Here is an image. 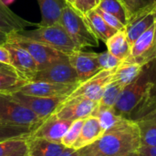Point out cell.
Instances as JSON below:
<instances>
[{
    "label": "cell",
    "instance_id": "obj_1",
    "mask_svg": "<svg viewBox=\"0 0 156 156\" xmlns=\"http://www.w3.org/2000/svg\"><path fill=\"white\" fill-rule=\"evenodd\" d=\"M122 118L138 122L156 112V58L143 65L137 78L125 86L114 106Z\"/></svg>",
    "mask_w": 156,
    "mask_h": 156
},
{
    "label": "cell",
    "instance_id": "obj_2",
    "mask_svg": "<svg viewBox=\"0 0 156 156\" xmlns=\"http://www.w3.org/2000/svg\"><path fill=\"white\" fill-rule=\"evenodd\" d=\"M141 146L136 122L122 119L104 132L94 143L78 150L80 156H122L137 152Z\"/></svg>",
    "mask_w": 156,
    "mask_h": 156
},
{
    "label": "cell",
    "instance_id": "obj_3",
    "mask_svg": "<svg viewBox=\"0 0 156 156\" xmlns=\"http://www.w3.org/2000/svg\"><path fill=\"white\" fill-rule=\"evenodd\" d=\"M58 23L80 49L99 46V39L92 32L85 16L78 12L71 5L68 4L63 8Z\"/></svg>",
    "mask_w": 156,
    "mask_h": 156
},
{
    "label": "cell",
    "instance_id": "obj_4",
    "mask_svg": "<svg viewBox=\"0 0 156 156\" xmlns=\"http://www.w3.org/2000/svg\"><path fill=\"white\" fill-rule=\"evenodd\" d=\"M42 122L33 112L14 100L10 94L0 92V124L37 129Z\"/></svg>",
    "mask_w": 156,
    "mask_h": 156
},
{
    "label": "cell",
    "instance_id": "obj_5",
    "mask_svg": "<svg viewBox=\"0 0 156 156\" xmlns=\"http://www.w3.org/2000/svg\"><path fill=\"white\" fill-rule=\"evenodd\" d=\"M19 33L67 55L80 49L59 23L48 27H37L32 30L24 29Z\"/></svg>",
    "mask_w": 156,
    "mask_h": 156
},
{
    "label": "cell",
    "instance_id": "obj_6",
    "mask_svg": "<svg viewBox=\"0 0 156 156\" xmlns=\"http://www.w3.org/2000/svg\"><path fill=\"white\" fill-rule=\"evenodd\" d=\"M6 42L16 44L25 48L36 61L38 70L44 69L55 62L62 60L69 56L48 47V45L29 38L20 34L19 32L8 34Z\"/></svg>",
    "mask_w": 156,
    "mask_h": 156
},
{
    "label": "cell",
    "instance_id": "obj_7",
    "mask_svg": "<svg viewBox=\"0 0 156 156\" xmlns=\"http://www.w3.org/2000/svg\"><path fill=\"white\" fill-rule=\"evenodd\" d=\"M11 97L33 112L40 120L45 121L51 114L55 112L58 107L68 98V97H39L24 94L18 91H14L8 93Z\"/></svg>",
    "mask_w": 156,
    "mask_h": 156
},
{
    "label": "cell",
    "instance_id": "obj_8",
    "mask_svg": "<svg viewBox=\"0 0 156 156\" xmlns=\"http://www.w3.org/2000/svg\"><path fill=\"white\" fill-rule=\"evenodd\" d=\"M31 81H45L62 84H80L76 70L71 66L69 56L48 68L38 70Z\"/></svg>",
    "mask_w": 156,
    "mask_h": 156
},
{
    "label": "cell",
    "instance_id": "obj_9",
    "mask_svg": "<svg viewBox=\"0 0 156 156\" xmlns=\"http://www.w3.org/2000/svg\"><path fill=\"white\" fill-rule=\"evenodd\" d=\"M155 16L156 0H153L129 18L124 32L131 47L142 34L154 24Z\"/></svg>",
    "mask_w": 156,
    "mask_h": 156
},
{
    "label": "cell",
    "instance_id": "obj_10",
    "mask_svg": "<svg viewBox=\"0 0 156 156\" xmlns=\"http://www.w3.org/2000/svg\"><path fill=\"white\" fill-rule=\"evenodd\" d=\"M98 102L84 97L67 98L53 113L60 119L74 122L90 116Z\"/></svg>",
    "mask_w": 156,
    "mask_h": 156
},
{
    "label": "cell",
    "instance_id": "obj_11",
    "mask_svg": "<svg viewBox=\"0 0 156 156\" xmlns=\"http://www.w3.org/2000/svg\"><path fill=\"white\" fill-rule=\"evenodd\" d=\"M115 69H102L88 80L80 83L68 98L84 97L99 102L107 84L112 80Z\"/></svg>",
    "mask_w": 156,
    "mask_h": 156
},
{
    "label": "cell",
    "instance_id": "obj_12",
    "mask_svg": "<svg viewBox=\"0 0 156 156\" xmlns=\"http://www.w3.org/2000/svg\"><path fill=\"white\" fill-rule=\"evenodd\" d=\"M4 46L7 48L10 55V66L17 74L27 81H31L38 71L37 65L32 56L23 48L6 42Z\"/></svg>",
    "mask_w": 156,
    "mask_h": 156
},
{
    "label": "cell",
    "instance_id": "obj_13",
    "mask_svg": "<svg viewBox=\"0 0 156 156\" xmlns=\"http://www.w3.org/2000/svg\"><path fill=\"white\" fill-rule=\"evenodd\" d=\"M80 84H62L45 81H28L16 91L39 97H69Z\"/></svg>",
    "mask_w": 156,
    "mask_h": 156
},
{
    "label": "cell",
    "instance_id": "obj_14",
    "mask_svg": "<svg viewBox=\"0 0 156 156\" xmlns=\"http://www.w3.org/2000/svg\"><path fill=\"white\" fill-rule=\"evenodd\" d=\"M154 26L153 25L134 41L131 47L130 56L122 61L137 63L143 66L150 60L156 58V48L154 47Z\"/></svg>",
    "mask_w": 156,
    "mask_h": 156
},
{
    "label": "cell",
    "instance_id": "obj_15",
    "mask_svg": "<svg viewBox=\"0 0 156 156\" xmlns=\"http://www.w3.org/2000/svg\"><path fill=\"white\" fill-rule=\"evenodd\" d=\"M69 59L76 70L80 83L88 80L102 70L98 61V53L95 52L79 49L69 54Z\"/></svg>",
    "mask_w": 156,
    "mask_h": 156
},
{
    "label": "cell",
    "instance_id": "obj_16",
    "mask_svg": "<svg viewBox=\"0 0 156 156\" xmlns=\"http://www.w3.org/2000/svg\"><path fill=\"white\" fill-rule=\"evenodd\" d=\"M71 123V121L60 119L54 114H51L48 118L43 121L31 136L61 144V140Z\"/></svg>",
    "mask_w": 156,
    "mask_h": 156
},
{
    "label": "cell",
    "instance_id": "obj_17",
    "mask_svg": "<svg viewBox=\"0 0 156 156\" xmlns=\"http://www.w3.org/2000/svg\"><path fill=\"white\" fill-rule=\"evenodd\" d=\"M103 133L104 130L102 129L99 120L95 116L90 115L84 120L80 136L71 148L77 151L80 150L81 148L97 141Z\"/></svg>",
    "mask_w": 156,
    "mask_h": 156
},
{
    "label": "cell",
    "instance_id": "obj_18",
    "mask_svg": "<svg viewBox=\"0 0 156 156\" xmlns=\"http://www.w3.org/2000/svg\"><path fill=\"white\" fill-rule=\"evenodd\" d=\"M32 25L34 24L17 16L0 0V31L8 35L20 32Z\"/></svg>",
    "mask_w": 156,
    "mask_h": 156
},
{
    "label": "cell",
    "instance_id": "obj_19",
    "mask_svg": "<svg viewBox=\"0 0 156 156\" xmlns=\"http://www.w3.org/2000/svg\"><path fill=\"white\" fill-rule=\"evenodd\" d=\"M41 12V21L37 27H48L59 22L63 8L69 4L66 0H37Z\"/></svg>",
    "mask_w": 156,
    "mask_h": 156
},
{
    "label": "cell",
    "instance_id": "obj_20",
    "mask_svg": "<svg viewBox=\"0 0 156 156\" xmlns=\"http://www.w3.org/2000/svg\"><path fill=\"white\" fill-rule=\"evenodd\" d=\"M27 145L29 156H59L66 148L62 144L32 136L27 139Z\"/></svg>",
    "mask_w": 156,
    "mask_h": 156
},
{
    "label": "cell",
    "instance_id": "obj_21",
    "mask_svg": "<svg viewBox=\"0 0 156 156\" xmlns=\"http://www.w3.org/2000/svg\"><path fill=\"white\" fill-rule=\"evenodd\" d=\"M84 16L94 35L98 39L103 41L104 43L116 32H118L115 28L108 25L105 20L95 11V9L88 12Z\"/></svg>",
    "mask_w": 156,
    "mask_h": 156
},
{
    "label": "cell",
    "instance_id": "obj_22",
    "mask_svg": "<svg viewBox=\"0 0 156 156\" xmlns=\"http://www.w3.org/2000/svg\"><path fill=\"white\" fill-rule=\"evenodd\" d=\"M27 82L28 81L22 79L11 66L5 65L0 69V92H14Z\"/></svg>",
    "mask_w": 156,
    "mask_h": 156
},
{
    "label": "cell",
    "instance_id": "obj_23",
    "mask_svg": "<svg viewBox=\"0 0 156 156\" xmlns=\"http://www.w3.org/2000/svg\"><path fill=\"white\" fill-rule=\"evenodd\" d=\"M136 122L139 128L141 145L156 147V112Z\"/></svg>",
    "mask_w": 156,
    "mask_h": 156
},
{
    "label": "cell",
    "instance_id": "obj_24",
    "mask_svg": "<svg viewBox=\"0 0 156 156\" xmlns=\"http://www.w3.org/2000/svg\"><path fill=\"white\" fill-rule=\"evenodd\" d=\"M108 51L118 58L124 60L131 54V45L129 44L125 32L118 31L105 42Z\"/></svg>",
    "mask_w": 156,
    "mask_h": 156
},
{
    "label": "cell",
    "instance_id": "obj_25",
    "mask_svg": "<svg viewBox=\"0 0 156 156\" xmlns=\"http://www.w3.org/2000/svg\"><path fill=\"white\" fill-rule=\"evenodd\" d=\"M142 68L143 66L137 63L122 61L113 72L112 80H115L124 88L137 78L142 70Z\"/></svg>",
    "mask_w": 156,
    "mask_h": 156
},
{
    "label": "cell",
    "instance_id": "obj_26",
    "mask_svg": "<svg viewBox=\"0 0 156 156\" xmlns=\"http://www.w3.org/2000/svg\"><path fill=\"white\" fill-rule=\"evenodd\" d=\"M91 115L95 116L99 120L104 132L111 129L123 119L121 115H119L116 112L114 108L104 107L99 104L97 105Z\"/></svg>",
    "mask_w": 156,
    "mask_h": 156
},
{
    "label": "cell",
    "instance_id": "obj_27",
    "mask_svg": "<svg viewBox=\"0 0 156 156\" xmlns=\"http://www.w3.org/2000/svg\"><path fill=\"white\" fill-rule=\"evenodd\" d=\"M97 7L117 17L125 27L128 24L129 15L121 0H101Z\"/></svg>",
    "mask_w": 156,
    "mask_h": 156
},
{
    "label": "cell",
    "instance_id": "obj_28",
    "mask_svg": "<svg viewBox=\"0 0 156 156\" xmlns=\"http://www.w3.org/2000/svg\"><path fill=\"white\" fill-rule=\"evenodd\" d=\"M36 129L0 124V143L13 139H27Z\"/></svg>",
    "mask_w": 156,
    "mask_h": 156
},
{
    "label": "cell",
    "instance_id": "obj_29",
    "mask_svg": "<svg viewBox=\"0 0 156 156\" xmlns=\"http://www.w3.org/2000/svg\"><path fill=\"white\" fill-rule=\"evenodd\" d=\"M122 90H123V87L118 82H116L115 80H112H112L105 87L102 96L100 101L98 102V104L101 106H104V107L114 108Z\"/></svg>",
    "mask_w": 156,
    "mask_h": 156
},
{
    "label": "cell",
    "instance_id": "obj_30",
    "mask_svg": "<svg viewBox=\"0 0 156 156\" xmlns=\"http://www.w3.org/2000/svg\"><path fill=\"white\" fill-rule=\"evenodd\" d=\"M84 120L85 119H80L72 122L71 125L69 126V130L67 131V133H65V135L61 140V144L65 147L71 148L73 146V144H75V142L80 136L82 125L84 123Z\"/></svg>",
    "mask_w": 156,
    "mask_h": 156
},
{
    "label": "cell",
    "instance_id": "obj_31",
    "mask_svg": "<svg viewBox=\"0 0 156 156\" xmlns=\"http://www.w3.org/2000/svg\"><path fill=\"white\" fill-rule=\"evenodd\" d=\"M98 61L101 69H115L122 62V59L118 58L108 50L98 53Z\"/></svg>",
    "mask_w": 156,
    "mask_h": 156
},
{
    "label": "cell",
    "instance_id": "obj_32",
    "mask_svg": "<svg viewBox=\"0 0 156 156\" xmlns=\"http://www.w3.org/2000/svg\"><path fill=\"white\" fill-rule=\"evenodd\" d=\"M27 146V139H13L0 143V156L9 155L10 154Z\"/></svg>",
    "mask_w": 156,
    "mask_h": 156
},
{
    "label": "cell",
    "instance_id": "obj_33",
    "mask_svg": "<svg viewBox=\"0 0 156 156\" xmlns=\"http://www.w3.org/2000/svg\"><path fill=\"white\" fill-rule=\"evenodd\" d=\"M101 0H74L72 6L80 14L86 15L88 12L94 10Z\"/></svg>",
    "mask_w": 156,
    "mask_h": 156
},
{
    "label": "cell",
    "instance_id": "obj_34",
    "mask_svg": "<svg viewBox=\"0 0 156 156\" xmlns=\"http://www.w3.org/2000/svg\"><path fill=\"white\" fill-rule=\"evenodd\" d=\"M95 11L105 20V22L108 25H110L112 27L115 28L117 31H124L125 30V26L122 25V22L117 17H115L114 16H112V15H111V14H109V13L101 10L99 7H96L95 8Z\"/></svg>",
    "mask_w": 156,
    "mask_h": 156
},
{
    "label": "cell",
    "instance_id": "obj_35",
    "mask_svg": "<svg viewBox=\"0 0 156 156\" xmlns=\"http://www.w3.org/2000/svg\"><path fill=\"white\" fill-rule=\"evenodd\" d=\"M121 1L124 5L125 8L127 9L129 18L149 3V1L147 0H121Z\"/></svg>",
    "mask_w": 156,
    "mask_h": 156
},
{
    "label": "cell",
    "instance_id": "obj_36",
    "mask_svg": "<svg viewBox=\"0 0 156 156\" xmlns=\"http://www.w3.org/2000/svg\"><path fill=\"white\" fill-rule=\"evenodd\" d=\"M137 152L140 156H156V147L141 145Z\"/></svg>",
    "mask_w": 156,
    "mask_h": 156
},
{
    "label": "cell",
    "instance_id": "obj_37",
    "mask_svg": "<svg viewBox=\"0 0 156 156\" xmlns=\"http://www.w3.org/2000/svg\"><path fill=\"white\" fill-rule=\"evenodd\" d=\"M0 63L10 66V55L4 45H0Z\"/></svg>",
    "mask_w": 156,
    "mask_h": 156
},
{
    "label": "cell",
    "instance_id": "obj_38",
    "mask_svg": "<svg viewBox=\"0 0 156 156\" xmlns=\"http://www.w3.org/2000/svg\"><path fill=\"white\" fill-rule=\"evenodd\" d=\"M59 156H80V153L77 150H74L73 148H68L66 147L62 154Z\"/></svg>",
    "mask_w": 156,
    "mask_h": 156
},
{
    "label": "cell",
    "instance_id": "obj_39",
    "mask_svg": "<svg viewBox=\"0 0 156 156\" xmlns=\"http://www.w3.org/2000/svg\"><path fill=\"white\" fill-rule=\"evenodd\" d=\"M27 146H25V147H23V148H21V149H19V150H17V151H16V152H14V153H12V154H10L9 155H6V156H27Z\"/></svg>",
    "mask_w": 156,
    "mask_h": 156
},
{
    "label": "cell",
    "instance_id": "obj_40",
    "mask_svg": "<svg viewBox=\"0 0 156 156\" xmlns=\"http://www.w3.org/2000/svg\"><path fill=\"white\" fill-rule=\"evenodd\" d=\"M6 41H7V34L0 31V45L5 44Z\"/></svg>",
    "mask_w": 156,
    "mask_h": 156
},
{
    "label": "cell",
    "instance_id": "obj_41",
    "mask_svg": "<svg viewBox=\"0 0 156 156\" xmlns=\"http://www.w3.org/2000/svg\"><path fill=\"white\" fill-rule=\"evenodd\" d=\"M154 47L156 48V16H155V19H154Z\"/></svg>",
    "mask_w": 156,
    "mask_h": 156
},
{
    "label": "cell",
    "instance_id": "obj_42",
    "mask_svg": "<svg viewBox=\"0 0 156 156\" xmlns=\"http://www.w3.org/2000/svg\"><path fill=\"white\" fill-rule=\"evenodd\" d=\"M122 156H140L138 152H133V153H130V154H124V155Z\"/></svg>",
    "mask_w": 156,
    "mask_h": 156
},
{
    "label": "cell",
    "instance_id": "obj_43",
    "mask_svg": "<svg viewBox=\"0 0 156 156\" xmlns=\"http://www.w3.org/2000/svg\"><path fill=\"white\" fill-rule=\"evenodd\" d=\"M5 5H9L10 4H12L15 0H1Z\"/></svg>",
    "mask_w": 156,
    "mask_h": 156
},
{
    "label": "cell",
    "instance_id": "obj_44",
    "mask_svg": "<svg viewBox=\"0 0 156 156\" xmlns=\"http://www.w3.org/2000/svg\"><path fill=\"white\" fill-rule=\"evenodd\" d=\"M66 1H67L69 5H73V3H74V0H66Z\"/></svg>",
    "mask_w": 156,
    "mask_h": 156
},
{
    "label": "cell",
    "instance_id": "obj_45",
    "mask_svg": "<svg viewBox=\"0 0 156 156\" xmlns=\"http://www.w3.org/2000/svg\"><path fill=\"white\" fill-rule=\"evenodd\" d=\"M4 66H5L4 64H2V63H0V69H1L2 67H4Z\"/></svg>",
    "mask_w": 156,
    "mask_h": 156
},
{
    "label": "cell",
    "instance_id": "obj_46",
    "mask_svg": "<svg viewBox=\"0 0 156 156\" xmlns=\"http://www.w3.org/2000/svg\"><path fill=\"white\" fill-rule=\"evenodd\" d=\"M27 156H29V155H28V154H27Z\"/></svg>",
    "mask_w": 156,
    "mask_h": 156
}]
</instances>
